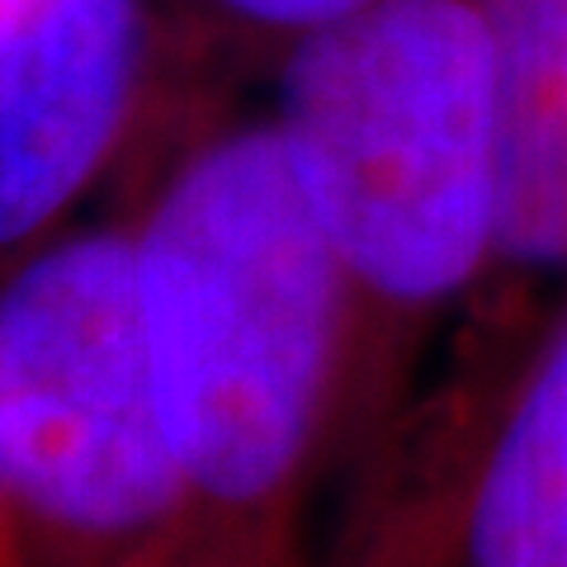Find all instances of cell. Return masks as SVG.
<instances>
[{
  "label": "cell",
  "mask_w": 567,
  "mask_h": 567,
  "mask_svg": "<svg viewBox=\"0 0 567 567\" xmlns=\"http://www.w3.org/2000/svg\"><path fill=\"white\" fill-rule=\"evenodd\" d=\"M171 506L123 567H312L341 464L350 303L270 118L199 142L137 218Z\"/></svg>",
  "instance_id": "obj_1"
},
{
  "label": "cell",
  "mask_w": 567,
  "mask_h": 567,
  "mask_svg": "<svg viewBox=\"0 0 567 567\" xmlns=\"http://www.w3.org/2000/svg\"><path fill=\"white\" fill-rule=\"evenodd\" d=\"M275 133L350 303L346 487L483 289L496 246V66L477 0H364L279 52Z\"/></svg>",
  "instance_id": "obj_2"
},
{
  "label": "cell",
  "mask_w": 567,
  "mask_h": 567,
  "mask_svg": "<svg viewBox=\"0 0 567 567\" xmlns=\"http://www.w3.org/2000/svg\"><path fill=\"white\" fill-rule=\"evenodd\" d=\"M0 496L24 567H123L162 525L137 223L48 241L0 284Z\"/></svg>",
  "instance_id": "obj_3"
},
{
  "label": "cell",
  "mask_w": 567,
  "mask_h": 567,
  "mask_svg": "<svg viewBox=\"0 0 567 567\" xmlns=\"http://www.w3.org/2000/svg\"><path fill=\"white\" fill-rule=\"evenodd\" d=\"M331 567H567V303L483 393L402 416Z\"/></svg>",
  "instance_id": "obj_4"
},
{
  "label": "cell",
  "mask_w": 567,
  "mask_h": 567,
  "mask_svg": "<svg viewBox=\"0 0 567 567\" xmlns=\"http://www.w3.org/2000/svg\"><path fill=\"white\" fill-rule=\"evenodd\" d=\"M496 66V246L431 393L502 379L567 303V0H477Z\"/></svg>",
  "instance_id": "obj_5"
},
{
  "label": "cell",
  "mask_w": 567,
  "mask_h": 567,
  "mask_svg": "<svg viewBox=\"0 0 567 567\" xmlns=\"http://www.w3.org/2000/svg\"><path fill=\"white\" fill-rule=\"evenodd\" d=\"M152 62V0H0V251L95 185Z\"/></svg>",
  "instance_id": "obj_6"
},
{
  "label": "cell",
  "mask_w": 567,
  "mask_h": 567,
  "mask_svg": "<svg viewBox=\"0 0 567 567\" xmlns=\"http://www.w3.org/2000/svg\"><path fill=\"white\" fill-rule=\"evenodd\" d=\"M204 6L218 14L227 29L246 33L256 43H270V48H289L298 39H308L312 29H322L341 14L360 10L364 0H204Z\"/></svg>",
  "instance_id": "obj_7"
},
{
  "label": "cell",
  "mask_w": 567,
  "mask_h": 567,
  "mask_svg": "<svg viewBox=\"0 0 567 567\" xmlns=\"http://www.w3.org/2000/svg\"><path fill=\"white\" fill-rule=\"evenodd\" d=\"M0 567H24L20 539H14V525H10V511H6V496H0Z\"/></svg>",
  "instance_id": "obj_8"
}]
</instances>
